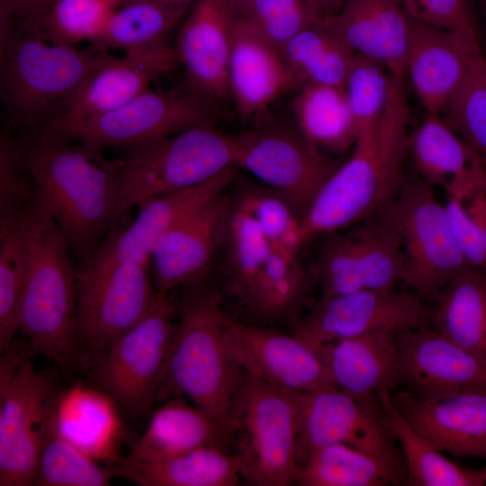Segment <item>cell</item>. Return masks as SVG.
Here are the masks:
<instances>
[{"mask_svg": "<svg viewBox=\"0 0 486 486\" xmlns=\"http://www.w3.org/2000/svg\"><path fill=\"white\" fill-rule=\"evenodd\" d=\"M393 76L382 64L355 54L343 89L357 131L376 122L384 112Z\"/></svg>", "mask_w": 486, "mask_h": 486, "instance_id": "cell-45", "label": "cell"}, {"mask_svg": "<svg viewBox=\"0 0 486 486\" xmlns=\"http://www.w3.org/2000/svg\"><path fill=\"white\" fill-rule=\"evenodd\" d=\"M485 184V181H484ZM444 205L455 244L467 264L486 272V186Z\"/></svg>", "mask_w": 486, "mask_h": 486, "instance_id": "cell-46", "label": "cell"}, {"mask_svg": "<svg viewBox=\"0 0 486 486\" xmlns=\"http://www.w3.org/2000/svg\"><path fill=\"white\" fill-rule=\"evenodd\" d=\"M410 152L421 179L444 186L448 196L464 200L484 183L485 161L444 116L427 114L410 135Z\"/></svg>", "mask_w": 486, "mask_h": 486, "instance_id": "cell-28", "label": "cell"}, {"mask_svg": "<svg viewBox=\"0 0 486 486\" xmlns=\"http://www.w3.org/2000/svg\"><path fill=\"white\" fill-rule=\"evenodd\" d=\"M387 419L400 446L407 482L415 486H483L481 470L454 464L422 436L394 405L391 392H377Z\"/></svg>", "mask_w": 486, "mask_h": 486, "instance_id": "cell-35", "label": "cell"}, {"mask_svg": "<svg viewBox=\"0 0 486 486\" xmlns=\"http://www.w3.org/2000/svg\"><path fill=\"white\" fill-rule=\"evenodd\" d=\"M37 201L33 178L6 129L0 138V224L15 222Z\"/></svg>", "mask_w": 486, "mask_h": 486, "instance_id": "cell-47", "label": "cell"}, {"mask_svg": "<svg viewBox=\"0 0 486 486\" xmlns=\"http://www.w3.org/2000/svg\"><path fill=\"white\" fill-rule=\"evenodd\" d=\"M212 119L211 100L188 85L167 91L148 89L112 112L53 130L101 150L127 148L212 123Z\"/></svg>", "mask_w": 486, "mask_h": 486, "instance_id": "cell-12", "label": "cell"}, {"mask_svg": "<svg viewBox=\"0 0 486 486\" xmlns=\"http://www.w3.org/2000/svg\"><path fill=\"white\" fill-rule=\"evenodd\" d=\"M186 9L158 0L124 2L102 34L90 44L106 51H128L167 44L168 33Z\"/></svg>", "mask_w": 486, "mask_h": 486, "instance_id": "cell-37", "label": "cell"}, {"mask_svg": "<svg viewBox=\"0 0 486 486\" xmlns=\"http://www.w3.org/2000/svg\"><path fill=\"white\" fill-rule=\"evenodd\" d=\"M444 117L486 162V58L482 50L471 54L464 80Z\"/></svg>", "mask_w": 486, "mask_h": 486, "instance_id": "cell-43", "label": "cell"}, {"mask_svg": "<svg viewBox=\"0 0 486 486\" xmlns=\"http://www.w3.org/2000/svg\"><path fill=\"white\" fill-rule=\"evenodd\" d=\"M410 17L419 23L454 33L481 48L469 0H402Z\"/></svg>", "mask_w": 486, "mask_h": 486, "instance_id": "cell-49", "label": "cell"}, {"mask_svg": "<svg viewBox=\"0 0 486 486\" xmlns=\"http://www.w3.org/2000/svg\"><path fill=\"white\" fill-rule=\"evenodd\" d=\"M229 350L243 371L296 392L337 388L320 356L294 334L226 316Z\"/></svg>", "mask_w": 486, "mask_h": 486, "instance_id": "cell-17", "label": "cell"}, {"mask_svg": "<svg viewBox=\"0 0 486 486\" xmlns=\"http://www.w3.org/2000/svg\"><path fill=\"white\" fill-rule=\"evenodd\" d=\"M238 135L212 123L127 148L117 161V223L141 202L202 184L235 166Z\"/></svg>", "mask_w": 486, "mask_h": 486, "instance_id": "cell-7", "label": "cell"}, {"mask_svg": "<svg viewBox=\"0 0 486 486\" xmlns=\"http://www.w3.org/2000/svg\"><path fill=\"white\" fill-rule=\"evenodd\" d=\"M176 300L177 331L156 402L183 395L218 419H225L243 370L225 338L220 296L204 283L181 289Z\"/></svg>", "mask_w": 486, "mask_h": 486, "instance_id": "cell-5", "label": "cell"}, {"mask_svg": "<svg viewBox=\"0 0 486 486\" xmlns=\"http://www.w3.org/2000/svg\"><path fill=\"white\" fill-rule=\"evenodd\" d=\"M27 268V249L19 225L0 224V352L18 331V309Z\"/></svg>", "mask_w": 486, "mask_h": 486, "instance_id": "cell-42", "label": "cell"}, {"mask_svg": "<svg viewBox=\"0 0 486 486\" xmlns=\"http://www.w3.org/2000/svg\"><path fill=\"white\" fill-rule=\"evenodd\" d=\"M236 14L245 18L279 50L302 30L316 22L306 0H251Z\"/></svg>", "mask_w": 486, "mask_h": 486, "instance_id": "cell-48", "label": "cell"}, {"mask_svg": "<svg viewBox=\"0 0 486 486\" xmlns=\"http://www.w3.org/2000/svg\"><path fill=\"white\" fill-rule=\"evenodd\" d=\"M351 232L331 239L310 275L321 297L364 290L394 288L401 280L400 236L383 210Z\"/></svg>", "mask_w": 486, "mask_h": 486, "instance_id": "cell-15", "label": "cell"}, {"mask_svg": "<svg viewBox=\"0 0 486 486\" xmlns=\"http://www.w3.org/2000/svg\"><path fill=\"white\" fill-rule=\"evenodd\" d=\"M316 353L336 385L362 397L399 384L400 348L397 333L379 331L328 343Z\"/></svg>", "mask_w": 486, "mask_h": 486, "instance_id": "cell-30", "label": "cell"}, {"mask_svg": "<svg viewBox=\"0 0 486 486\" xmlns=\"http://www.w3.org/2000/svg\"><path fill=\"white\" fill-rule=\"evenodd\" d=\"M29 346L0 359V486L34 485L38 458L58 390L37 372Z\"/></svg>", "mask_w": 486, "mask_h": 486, "instance_id": "cell-9", "label": "cell"}, {"mask_svg": "<svg viewBox=\"0 0 486 486\" xmlns=\"http://www.w3.org/2000/svg\"><path fill=\"white\" fill-rule=\"evenodd\" d=\"M176 331L175 298L163 293L156 307L90 369L94 384L130 418L140 420L151 414Z\"/></svg>", "mask_w": 486, "mask_h": 486, "instance_id": "cell-10", "label": "cell"}, {"mask_svg": "<svg viewBox=\"0 0 486 486\" xmlns=\"http://www.w3.org/2000/svg\"><path fill=\"white\" fill-rule=\"evenodd\" d=\"M1 24V100L13 130H30L62 117L110 56L45 40L16 20Z\"/></svg>", "mask_w": 486, "mask_h": 486, "instance_id": "cell-3", "label": "cell"}, {"mask_svg": "<svg viewBox=\"0 0 486 486\" xmlns=\"http://www.w3.org/2000/svg\"><path fill=\"white\" fill-rule=\"evenodd\" d=\"M251 215L269 241L272 250L300 256L305 244L302 232V217L283 195L270 188H248L240 195Z\"/></svg>", "mask_w": 486, "mask_h": 486, "instance_id": "cell-44", "label": "cell"}, {"mask_svg": "<svg viewBox=\"0 0 486 486\" xmlns=\"http://www.w3.org/2000/svg\"><path fill=\"white\" fill-rule=\"evenodd\" d=\"M186 400L176 395L162 401L123 458L151 462L203 446L226 449L232 439L226 419H218Z\"/></svg>", "mask_w": 486, "mask_h": 486, "instance_id": "cell-29", "label": "cell"}, {"mask_svg": "<svg viewBox=\"0 0 486 486\" xmlns=\"http://www.w3.org/2000/svg\"><path fill=\"white\" fill-rule=\"evenodd\" d=\"M457 35L413 21L404 73L427 114L444 116L459 91L472 52Z\"/></svg>", "mask_w": 486, "mask_h": 486, "instance_id": "cell-25", "label": "cell"}, {"mask_svg": "<svg viewBox=\"0 0 486 486\" xmlns=\"http://www.w3.org/2000/svg\"><path fill=\"white\" fill-rule=\"evenodd\" d=\"M392 399L407 421L441 452L486 458V391L425 400L400 391Z\"/></svg>", "mask_w": 486, "mask_h": 486, "instance_id": "cell-22", "label": "cell"}, {"mask_svg": "<svg viewBox=\"0 0 486 486\" xmlns=\"http://www.w3.org/2000/svg\"><path fill=\"white\" fill-rule=\"evenodd\" d=\"M280 51L299 87L305 85L343 87L356 54L329 22L309 25Z\"/></svg>", "mask_w": 486, "mask_h": 486, "instance_id": "cell-34", "label": "cell"}, {"mask_svg": "<svg viewBox=\"0 0 486 486\" xmlns=\"http://www.w3.org/2000/svg\"><path fill=\"white\" fill-rule=\"evenodd\" d=\"M399 384L418 399L486 391V360L427 327L397 333Z\"/></svg>", "mask_w": 486, "mask_h": 486, "instance_id": "cell-20", "label": "cell"}, {"mask_svg": "<svg viewBox=\"0 0 486 486\" xmlns=\"http://www.w3.org/2000/svg\"><path fill=\"white\" fill-rule=\"evenodd\" d=\"M116 477L141 486H235L242 479L241 458L218 446H203L151 462L122 458Z\"/></svg>", "mask_w": 486, "mask_h": 486, "instance_id": "cell-31", "label": "cell"}, {"mask_svg": "<svg viewBox=\"0 0 486 486\" xmlns=\"http://www.w3.org/2000/svg\"><path fill=\"white\" fill-rule=\"evenodd\" d=\"M251 0H225L233 14H240Z\"/></svg>", "mask_w": 486, "mask_h": 486, "instance_id": "cell-52", "label": "cell"}, {"mask_svg": "<svg viewBox=\"0 0 486 486\" xmlns=\"http://www.w3.org/2000/svg\"><path fill=\"white\" fill-rule=\"evenodd\" d=\"M298 399L302 460L320 447L345 445L406 470L377 393L357 397L332 388L298 392Z\"/></svg>", "mask_w": 486, "mask_h": 486, "instance_id": "cell-13", "label": "cell"}, {"mask_svg": "<svg viewBox=\"0 0 486 486\" xmlns=\"http://www.w3.org/2000/svg\"><path fill=\"white\" fill-rule=\"evenodd\" d=\"M15 222L27 249L18 331L27 338L32 355H42L69 370L78 364L76 269L70 246L38 202Z\"/></svg>", "mask_w": 486, "mask_h": 486, "instance_id": "cell-4", "label": "cell"}, {"mask_svg": "<svg viewBox=\"0 0 486 486\" xmlns=\"http://www.w3.org/2000/svg\"><path fill=\"white\" fill-rule=\"evenodd\" d=\"M292 111L301 135L320 153H341L354 147L357 129L343 87L302 86Z\"/></svg>", "mask_w": 486, "mask_h": 486, "instance_id": "cell-33", "label": "cell"}, {"mask_svg": "<svg viewBox=\"0 0 486 486\" xmlns=\"http://www.w3.org/2000/svg\"><path fill=\"white\" fill-rule=\"evenodd\" d=\"M225 419L244 481L256 486L297 482L302 462L298 392L243 371Z\"/></svg>", "mask_w": 486, "mask_h": 486, "instance_id": "cell-6", "label": "cell"}, {"mask_svg": "<svg viewBox=\"0 0 486 486\" xmlns=\"http://www.w3.org/2000/svg\"><path fill=\"white\" fill-rule=\"evenodd\" d=\"M405 481L404 469L345 445H330L304 457L296 482L303 486H384Z\"/></svg>", "mask_w": 486, "mask_h": 486, "instance_id": "cell-36", "label": "cell"}, {"mask_svg": "<svg viewBox=\"0 0 486 486\" xmlns=\"http://www.w3.org/2000/svg\"><path fill=\"white\" fill-rule=\"evenodd\" d=\"M11 130L35 183L39 204L64 234L74 256L84 263L117 225L115 161L48 125Z\"/></svg>", "mask_w": 486, "mask_h": 486, "instance_id": "cell-1", "label": "cell"}, {"mask_svg": "<svg viewBox=\"0 0 486 486\" xmlns=\"http://www.w3.org/2000/svg\"><path fill=\"white\" fill-rule=\"evenodd\" d=\"M383 212L400 239V282L422 298H434L453 279L472 268L455 244L445 206L430 184L422 179L405 181Z\"/></svg>", "mask_w": 486, "mask_h": 486, "instance_id": "cell-11", "label": "cell"}, {"mask_svg": "<svg viewBox=\"0 0 486 486\" xmlns=\"http://www.w3.org/2000/svg\"><path fill=\"white\" fill-rule=\"evenodd\" d=\"M113 477V466L103 467L58 432L52 410L38 458L34 485L107 486Z\"/></svg>", "mask_w": 486, "mask_h": 486, "instance_id": "cell-40", "label": "cell"}, {"mask_svg": "<svg viewBox=\"0 0 486 486\" xmlns=\"http://www.w3.org/2000/svg\"><path fill=\"white\" fill-rule=\"evenodd\" d=\"M56 0H0V22L10 19L35 20Z\"/></svg>", "mask_w": 486, "mask_h": 486, "instance_id": "cell-50", "label": "cell"}, {"mask_svg": "<svg viewBox=\"0 0 486 486\" xmlns=\"http://www.w3.org/2000/svg\"><path fill=\"white\" fill-rule=\"evenodd\" d=\"M409 112L405 76H393L384 112L357 131L350 158L328 176L302 214L305 244L373 217L399 194L409 154Z\"/></svg>", "mask_w": 486, "mask_h": 486, "instance_id": "cell-2", "label": "cell"}, {"mask_svg": "<svg viewBox=\"0 0 486 486\" xmlns=\"http://www.w3.org/2000/svg\"><path fill=\"white\" fill-rule=\"evenodd\" d=\"M434 299L430 320L435 329L486 360V272L465 270Z\"/></svg>", "mask_w": 486, "mask_h": 486, "instance_id": "cell-32", "label": "cell"}, {"mask_svg": "<svg viewBox=\"0 0 486 486\" xmlns=\"http://www.w3.org/2000/svg\"><path fill=\"white\" fill-rule=\"evenodd\" d=\"M163 293L150 262L126 261L76 269L78 364L90 370L112 345L145 318Z\"/></svg>", "mask_w": 486, "mask_h": 486, "instance_id": "cell-8", "label": "cell"}, {"mask_svg": "<svg viewBox=\"0 0 486 486\" xmlns=\"http://www.w3.org/2000/svg\"><path fill=\"white\" fill-rule=\"evenodd\" d=\"M127 1H131V0H124V2H127ZM158 1H161V2H164V3H166V4H174V5H178V6H183V7H188V5L191 4V3H194V2H196L197 0H158ZM123 2V3H124Z\"/></svg>", "mask_w": 486, "mask_h": 486, "instance_id": "cell-53", "label": "cell"}, {"mask_svg": "<svg viewBox=\"0 0 486 486\" xmlns=\"http://www.w3.org/2000/svg\"><path fill=\"white\" fill-rule=\"evenodd\" d=\"M231 18L225 0H197L174 47L188 85L211 101L230 95Z\"/></svg>", "mask_w": 486, "mask_h": 486, "instance_id": "cell-24", "label": "cell"}, {"mask_svg": "<svg viewBox=\"0 0 486 486\" xmlns=\"http://www.w3.org/2000/svg\"><path fill=\"white\" fill-rule=\"evenodd\" d=\"M228 86L243 119L264 113L278 97L299 88L280 50L233 13Z\"/></svg>", "mask_w": 486, "mask_h": 486, "instance_id": "cell-23", "label": "cell"}, {"mask_svg": "<svg viewBox=\"0 0 486 486\" xmlns=\"http://www.w3.org/2000/svg\"><path fill=\"white\" fill-rule=\"evenodd\" d=\"M339 166L291 129L270 124L239 134L235 166L287 199L303 213Z\"/></svg>", "mask_w": 486, "mask_h": 486, "instance_id": "cell-16", "label": "cell"}, {"mask_svg": "<svg viewBox=\"0 0 486 486\" xmlns=\"http://www.w3.org/2000/svg\"><path fill=\"white\" fill-rule=\"evenodd\" d=\"M224 193L176 223L155 245L150 266L160 293H172L205 282L223 243L233 204Z\"/></svg>", "mask_w": 486, "mask_h": 486, "instance_id": "cell-18", "label": "cell"}, {"mask_svg": "<svg viewBox=\"0 0 486 486\" xmlns=\"http://www.w3.org/2000/svg\"><path fill=\"white\" fill-rule=\"evenodd\" d=\"M122 412L104 391L83 382L58 391L53 404L55 425L66 439L96 461L114 464L123 458Z\"/></svg>", "mask_w": 486, "mask_h": 486, "instance_id": "cell-27", "label": "cell"}, {"mask_svg": "<svg viewBox=\"0 0 486 486\" xmlns=\"http://www.w3.org/2000/svg\"><path fill=\"white\" fill-rule=\"evenodd\" d=\"M482 471V477H483V481H484V485H486V466L481 470Z\"/></svg>", "mask_w": 486, "mask_h": 486, "instance_id": "cell-55", "label": "cell"}, {"mask_svg": "<svg viewBox=\"0 0 486 486\" xmlns=\"http://www.w3.org/2000/svg\"><path fill=\"white\" fill-rule=\"evenodd\" d=\"M124 0H56L39 18L18 20L45 40L76 46L97 39Z\"/></svg>", "mask_w": 486, "mask_h": 486, "instance_id": "cell-41", "label": "cell"}, {"mask_svg": "<svg viewBox=\"0 0 486 486\" xmlns=\"http://www.w3.org/2000/svg\"><path fill=\"white\" fill-rule=\"evenodd\" d=\"M311 280L310 273L304 269L300 256L273 250L244 306L256 318L267 322L295 320Z\"/></svg>", "mask_w": 486, "mask_h": 486, "instance_id": "cell-38", "label": "cell"}, {"mask_svg": "<svg viewBox=\"0 0 486 486\" xmlns=\"http://www.w3.org/2000/svg\"><path fill=\"white\" fill-rule=\"evenodd\" d=\"M237 170L232 166L202 184L141 202L136 206L138 213L134 220L124 228L116 225L80 266L150 262L158 239L187 215L225 192L235 180Z\"/></svg>", "mask_w": 486, "mask_h": 486, "instance_id": "cell-19", "label": "cell"}, {"mask_svg": "<svg viewBox=\"0 0 486 486\" xmlns=\"http://www.w3.org/2000/svg\"><path fill=\"white\" fill-rule=\"evenodd\" d=\"M481 4H482V13H483V15H484V19L486 21V0H481Z\"/></svg>", "mask_w": 486, "mask_h": 486, "instance_id": "cell-54", "label": "cell"}, {"mask_svg": "<svg viewBox=\"0 0 486 486\" xmlns=\"http://www.w3.org/2000/svg\"><path fill=\"white\" fill-rule=\"evenodd\" d=\"M430 312L416 292L394 288L321 297L292 322V334L315 352L343 338L373 332H401L426 327Z\"/></svg>", "mask_w": 486, "mask_h": 486, "instance_id": "cell-14", "label": "cell"}, {"mask_svg": "<svg viewBox=\"0 0 486 486\" xmlns=\"http://www.w3.org/2000/svg\"><path fill=\"white\" fill-rule=\"evenodd\" d=\"M227 248V292L242 305L272 253L259 224L238 199L233 202L224 240Z\"/></svg>", "mask_w": 486, "mask_h": 486, "instance_id": "cell-39", "label": "cell"}, {"mask_svg": "<svg viewBox=\"0 0 486 486\" xmlns=\"http://www.w3.org/2000/svg\"><path fill=\"white\" fill-rule=\"evenodd\" d=\"M177 63L175 49L168 44L124 51L121 58L110 55L87 80L68 112L48 126L59 130L120 108Z\"/></svg>", "mask_w": 486, "mask_h": 486, "instance_id": "cell-21", "label": "cell"}, {"mask_svg": "<svg viewBox=\"0 0 486 486\" xmlns=\"http://www.w3.org/2000/svg\"><path fill=\"white\" fill-rule=\"evenodd\" d=\"M328 22L356 54L405 76L413 20L402 0H346Z\"/></svg>", "mask_w": 486, "mask_h": 486, "instance_id": "cell-26", "label": "cell"}, {"mask_svg": "<svg viewBox=\"0 0 486 486\" xmlns=\"http://www.w3.org/2000/svg\"><path fill=\"white\" fill-rule=\"evenodd\" d=\"M346 0H306L316 22H326L333 19Z\"/></svg>", "mask_w": 486, "mask_h": 486, "instance_id": "cell-51", "label": "cell"}]
</instances>
